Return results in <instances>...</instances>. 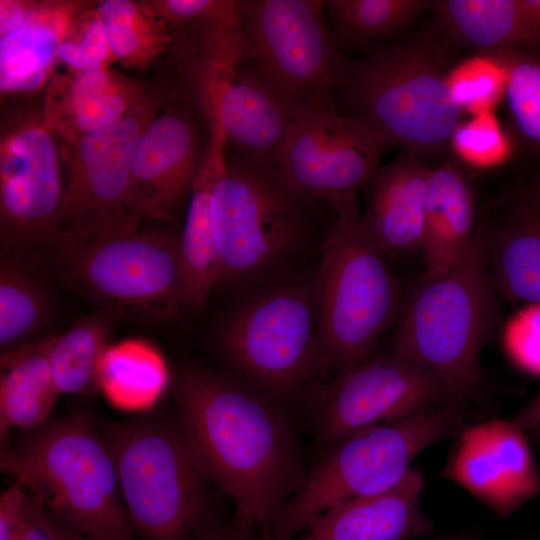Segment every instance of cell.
Segmentation results:
<instances>
[{
  "label": "cell",
  "mask_w": 540,
  "mask_h": 540,
  "mask_svg": "<svg viewBox=\"0 0 540 540\" xmlns=\"http://www.w3.org/2000/svg\"><path fill=\"white\" fill-rule=\"evenodd\" d=\"M170 29L190 39L207 57L236 62L242 47V7L236 0H146Z\"/></svg>",
  "instance_id": "83f0119b"
},
{
  "label": "cell",
  "mask_w": 540,
  "mask_h": 540,
  "mask_svg": "<svg viewBox=\"0 0 540 540\" xmlns=\"http://www.w3.org/2000/svg\"><path fill=\"white\" fill-rule=\"evenodd\" d=\"M450 143L464 161L477 167L499 164L510 151L506 137L488 112L462 122Z\"/></svg>",
  "instance_id": "e575fe53"
},
{
  "label": "cell",
  "mask_w": 540,
  "mask_h": 540,
  "mask_svg": "<svg viewBox=\"0 0 540 540\" xmlns=\"http://www.w3.org/2000/svg\"><path fill=\"white\" fill-rule=\"evenodd\" d=\"M101 430L130 525L143 540H199L212 529L214 484L181 419L108 421Z\"/></svg>",
  "instance_id": "8992f818"
},
{
  "label": "cell",
  "mask_w": 540,
  "mask_h": 540,
  "mask_svg": "<svg viewBox=\"0 0 540 540\" xmlns=\"http://www.w3.org/2000/svg\"><path fill=\"white\" fill-rule=\"evenodd\" d=\"M439 477L454 482L500 516L537 496L540 472L527 433L513 420L463 428Z\"/></svg>",
  "instance_id": "e0dca14e"
},
{
  "label": "cell",
  "mask_w": 540,
  "mask_h": 540,
  "mask_svg": "<svg viewBox=\"0 0 540 540\" xmlns=\"http://www.w3.org/2000/svg\"><path fill=\"white\" fill-rule=\"evenodd\" d=\"M504 75V94L518 135L540 154V56L505 49L491 54Z\"/></svg>",
  "instance_id": "d6a6232c"
},
{
  "label": "cell",
  "mask_w": 540,
  "mask_h": 540,
  "mask_svg": "<svg viewBox=\"0 0 540 540\" xmlns=\"http://www.w3.org/2000/svg\"><path fill=\"white\" fill-rule=\"evenodd\" d=\"M424 479L412 467L392 488L339 503L292 540H411L434 533L421 506Z\"/></svg>",
  "instance_id": "ffe728a7"
},
{
  "label": "cell",
  "mask_w": 540,
  "mask_h": 540,
  "mask_svg": "<svg viewBox=\"0 0 540 540\" xmlns=\"http://www.w3.org/2000/svg\"><path fill=\"white\" fill-rule=\"evenodd\" d=\"M463 411L446 402L404 420L364 428L326 449L284 506L270 539L292 540L331 507L392 488L420 453L464 428Z\"/></svg>",
  "instance_id": "ba28073f"
},
{
  "label": "cell",
  "mask_w": 540,
  "mask_h": 540,
  "mask_svg": "<svg viewBox=\"0 0 540 540\" xmlns=\"http://www.w3.org/2000/svg\"><path fill=\"white\" fill-rule=\"evenodd\" d=\"M118 319L96 310L60 334H47L45 351L59 394H94L97 369Z\"/></svg>",
  "instance_id": "f546056e"
},
{
  "label": "cell",
  "mask_w": 540,
  "mask_h": 540,
  "mask_svg": "<svg viewBox=\"0 0 540 540\" xmlns=\"http://www.w3.org/2000/svg\"><path fill=\"white\" fill-rule=\"evenodd\" d=\"M168 96L162 89L115 124L60 141L64 188L55 222L58 242L139 224L126 203L131 164L145 128Z\"/></svg>",
  "instance_id": "4fadbf2b"
},
{
  "label": "cell",
  "mask_w": 540,
  "mask_h": 540,
  "mask_svg": "<svg viewBox=\"0 0 540 540\" xmlns=\"http://www.w3.org/2000/svg\"><path fill=\"white\" fill-rule=\"evenodd\" d=\"M49 252L60 281L117 319L161 324L189 311L174 232L133 224L61 240Z\"/></svg>",
  "instance_id": "5b68a950"
},
{
  "label": "cell",
  "mask_w": 540,
  "mask_h": 540,
  "mask_svg": "<svg viewBox=\"0 0 540 540\" xmlns=\"http://www.w3.org/2000/svg\"><path fill=\"white\" fill-rule=\"evenodd\" d=\"M0 367V434L5 440L12 430L29 431L48 421L59 392L44 336L2 352Z\"/></svg>",
  "instance_id": "484cf974"
},
{
  "label": "cell",
  "mask_w": 540,
  "mask_h": 540,
  "mask_svg": "<svg viewBox=\"0 0 540 540\" xmlns=\"http://www.w3.org/2000/svg\"><path fill=\"white\" fill-rule=\"evenodd\" d=\"M94 3L30 1L23 21L0 36L1 94H29L46 87L59 64L60 44L79 17Z\"/></svg>",
  "instance_id": "44dd1931"
},
{
  "label": "cell",
  "mask_w": 540,
  "mask_h": 540,
  "mask_svg": "<svg viewBox=\"0 0 540 540\" xmlns=\"http://www.w3.org/2000/svg\"><path fill=\"white\" fill-rule=\"evenodd\" d=\"M227 138L222 129L209 133L202 164L189 194L179 248L185 269L189 311L200 309L217 285L219 263L211 221L213 187L225 169Z\"/></svg>",
  "instance_id": "d4e9b609"
},
{
  "label": "cell",
  "mask_w": 540,
  "mask_h": 540,
  "mask_svg": "<svg viewBox=\"0 0 540 540\" xmlns=\"http://www.w3.org/2000/svg\"><path fill=\"white\" fill-rule=\"evenodd\" d=\"M477 220L474 188L465 171L452 161L431 168L421 248L424 275L445 272L468 255L475 243Z\"/></svg>",
  "instance_id": "603a6c76"
},
{
  "label": "cell",
  "mask_w": 540,
  "mask_h": 540,
  "mask_svg": "<svg viewBox=\"0 0 540 540\" xmlns=\"http://www.w3.org/2000/svg\"><path fill=\"white\" fill-rule=\"evenodd\" d=\"M1 469L86 540H134L112 451L86 412L22 431L2 448Z\"/></svg>",
  "instance_id": "3957f363"
},
{
  "label": "cell",
  "mask_w": 540,
  "mask_h": 540,
  "mask_svg": "<svg viewBox=\"0 0 540 540\" xmlns=\"http://www.w3.org/2000/svg\"><path fill=\"white\" fill-rule=\"evenodd\" d=\"M450 73L448 57L431 36L378 44L346 60L332 103L386 147L439 153L464 113Z\"/></svg>",
  "instance_id": "7a4b0ae2"
},
{
  "label": "cell",
  "mask_w": 540,
  "mask_h": 540,
  "mask_svg": "<svg viewBox=\"0 0 540 540\" xmlns=\"http://www.w3.org/2000/svg\"><path fill=\"white\" fill-rule=\"evenodd\" d=\"M217 342L238 380L286 411L326 368L314 284L281 286L244 303L224 321Z\"/></svg>",
  "instance_id": "9c48e42d"
},
{
  "label": "cell",
  "mask_w": 540,
  "mask_h": 540,
  "mask_svg": "<svg viewBox=\"0 0 540 540\" xmlns=\"http://www.w3.org/2000/svg\"><path fill=\"white\" fill-rule=\"evenodd\" d=\"M95 9L116 62L124 68L145 72L169 54L173 44L170 27L142 1L103 0Z\"/></svg>",
  "instance_id": "4dcf8cb0"
},
{
  "label": "cell",
  "mask_w": 540,
  "mask_h": 540,
  "mask_svg": "<svg viewBox=\"0 0 540 540\" xmlns=\"http://www.w3.org/2000/svg\"><path fill=\"white\" fill-rule=\"evenodd\" d=\"M497 294L475 243L453 268L424 275L396 323L392 350L432 371L464 410L483 392L480 357L500 324Z\"/></svg>",
  "instance_id": "277c9868"
},
{
  "label": "cell",
  "mask_w": 540,
  "mask_h": 540,
  "mask_svg": "<svg viewBox=\"0 0 540 540\" xmlns=\"http://www.w3.org/2000/svg\"><path fill=\"white\" fill-rule=\"evenodd\" d=\"M303 399L315 440L328 449L364 428L434 409L448 394L432 371L391 351L311 385Z\"/></svg>",
  "instance_id": "7c38bea8"
},
{
  "label": "cell",
  "mask_w": 540,
  "mask_h": 540,
  "mask_svg": "<svg viewBox=\"0 0 540 540\" xmlns=\"http://www.w3.org/2000/svg\"><path fill=\"white\" fill-rule=\"evenodd\" d=\"M436 25L463 46L493 54L540 47V0L434 1Z\"/></svg>",
  "instance_id": "cb8c5ba5"
},
{
  "label": "cell",
  "mask_w": 540,
  "mask_h": 540,
  "mask_svg": "<svg viewBox=\"0 0 540 540\" xmlns=\"http://www.w3.org/2000/svg\"><path fill=\"white\" fill-rule=\"evenodd\" d=\"M168 383L169 370L163 355L144 340L127 339L109 345L98 364V390L123 411L150 409Z\"/></svg>",
  "instance_id": "4316f807"
},
{
  "label": "cell",
  "mask_w": 540,
  "mask_h": 540,
  "mask_svg": "<svg viewBox=\"0 0 540 540\" xmlns=\"http://www.w3.org/2000/svg\"><path fill=\"white\" fill-rule=\"evenodd\" d=\"M386 146L330 101L297 108L272 165L281 183L309 201L356 196L379 167Z\"/></svg>",
  "instance_id": "9a60e30c"
},
{
  "label": "cell",
  "mask_w": 540,
  "mask_h": 540,
  "mask_svg": "<svg viewBox=\"0 0 540 540\" xmlns=\"http://www.w3.org/2000/svg\"><path fill=\"white\" fill-rule=\"evenodd\" d=\"M96 3L79 17L59 46V63H64L70 71L102 69L116 62L96 12Z\"/></svg>",
  "instance_id": "836d02e7"
},
{
  "label": "cell",
  "mask_w": 540,
  "mask_h": 540,
  "mask_svg": "<svg viewBox=\"0 0 540 540\" xmlns=\"http://www.w3.org/2000/svg\"><path fill=\"white\" fill-rule=\"evenodd\" d=\"M513 421L540 444V391L517 413Z\"/></svg>",
  "instance_id": "b9f144b4"
},
{
  "label": "cell",
  "mask_w": 540,
  "mask_h": 540,
  "mask_svg": "<svg viewBox=\"0 0 540 540\" xmlns=\"http://www.w3.org/2000/svg\"><path fill=\"white\" fill-rule=\"evenodd\" d=\"M36 255L1 251L0 347L5 352L31 341L50 319L52 303L36 272Z\"/></svg>",
  "instance_id": "f1b7e54d"
},
{
  "label": "cell",
  "mask_w": 540,
  "mask_h": 540,
  "mask_svg": "<svg viewBox=\"0 0 540 540\" xmlns=\"http://www.w3.org/2000/svg\"><path fill=\"white\" fill-rule=\"evenodd\" d=\"M432 540H472V539L469 537H464V536H443V537L435 538Z\"/></svg>",
  "instance_id": "f6af8a7d"
},
{
  "label": "cell",
  "mask_w": 540,
  "mask_h": 540,
  "mask_svg": "<svg viewBox=\"0 0 540 540\" xmlns=\"http://www.w3.org/2000/svg\"><path fill=\"white\" fill-rule=\"evenodd\" d=\"M48 515H49V518H50V521H51V524H52V527H53L54 540H86L79 533L75 532L74 530H72L68 526L64 525L63 523L58 521L56 518H54L49 513H48Z\"/></svg>",
  "instance_id": "7bdbcfd3"
},
{
  "label": "cell",
  "mask_w": 540,
  "mask_h": 540,
  "mask_svg": "<svg viewBox=\"0 0 540 540\" xmlns=\"http://www.w3.org/2000/svg\"><path fill=\"white\" fill-rule=\"evenodd\" d=\"M503 346L521 370L540 377V303H528L506 322Z\"/></svg>",
  "instance_id": "d590c367"
},
{
  "label": "cell",
  "mask_w": 540,
  "mask_h": 540,
  "mask_svg": "<svg viewBox=\"0 0 540 540\" xmlns=\"http://www.w3.org/2000/svg\"><path fill=\"white\" fill-rule=\"evenodd\" d=\"M430 169L420 156L403 150L370 179L362 219L386 256L421 250Z\"/></svg>",
  "instance_id": "7402d4cb"
},
{
  "label": "cell",
  "mask_w": 540,
  "mask_h": 540,
  "mask_svg": "<svg viewBox=\"0 0 540 540\" xmlns=\"http://www.w3.org/2000/svg\"><path fill=\"white\" fill-rule=\"evenodd\" d=\"M63 188L60 140L43 110L7 117L0 137L1 251L36 255L56 246Z\"/></svg>",
  "instance_id": "5bb4252c"
},
{
  "label": "cell",
  "mask_w": 540,
  "mask_h": 540,
  "mask_svg": "<svg viewBox=\"0 0 540 540\" xmlns=\"http://www.w3.org/2000/svg\"><path fill=\"white\" fill-rule=\"evenodd\" d=\"M271 540H280V539H275V538H272Z\"/></svg>",
  "instance_id": "bcb514c9"
},
{
  "label": "cell",
  "mask_w": 540,
  "mask_h": 540,
  "mask_svg": "<svg viewBox=\"0 0 540 540\" xmlns=\"http://www.w3.org/2000/svg\"><path fill=\"white\" fill-rule=\"evenodd\" d=\"M476 241L497 295L540 303V210L525 196L495 201L478 213Z\"/></svg>",
  "instance_id": "ac0fdd59"
},
{
  "label": "cell",
  "mask_w": 540,
  "mask_h": 540,
  "mask_svg": "<svg viewBox=\"0 0 540 540\" xmlns=\"http://www.w3.org/2000/svg\"><path fill=\"white\" fill-rule=\"evenodd\" d=\"M429 0H329L325 9L331 31L342 46L368 49L401 34L423 12Z\"/></svg>",
  "instance_id": "1f68e13d"
},
{
  "label": "cell",
  "mask_w": 540,
  "mask_h": 540,
  "mask_svg": "<svg viewBox=\"0 0 540 540\" xmlns=\"http://www.w3.org/2000/svg\"><path fill=\"white\" fill-rule=\"evenodd\" d=\"M30 508V496L15 482L0 496V540H19Z\"/></svg>",
  "instance_id": "74e56055"
},
{
  "label": "cell",
  "mask_w": 540,
  "mask_h": 540,
  "mask_svg": "<svg viewBox=\"0 0 540 540\" xmlns=\"http://www.w3.org/2000/svg\"><path fill=\"white\" fill-rule=\"evenodd\" d=\"M503 77H495L494 68L480 66L469 63L464 68L450 73V84L452 90L462 106L463 110L473 109L479 113H483V106L493 103L498 92V79Z\"/></svg>",
  "instance_id": "8d00e7d4"
},
{
  "label": "cell",
  "mask_w": 540,
  "mask_h": 540,
  "mask_svg": "<svg viewBox=\"0 0 540 540\" xmlns=\"http://www.w3.org/2000/svg\"><path fill=\"white\" fill-rule=\"evenodd\" d=\"M30 0H0V36L15 29L25 18Z\"/></svg>",
  "instance_id": "60d3db41"
},
{
  "label": "cell",
  "mask_w": 540,
  "mask_h": 540,
  "mask_svg": "<svg viewBox=\"0 0 540 540\" xmlns=\"http://www.w3.org/2000/svg\"><path fill=\"white\" fill-rule=\"evenodd\" d=\"M162 89L107 68L55 73L45 87L43 113L61 142L105 129Z\"/></svg>",
  "instance_id": "d6986e66"
},
{
  "label": "cell",
  "mask_w": 540,
  "mask_h": 540,
  "mask_svg": "<svg viewBox=\"0 0 540 540\" xmlns=\"http://www.w3.org/2000/svg\"><path fill=\"white\" fill-rule=\"evenodd\" d=\"M174 394L210 480L270 540L308 473L288 413L242 381L200 368L183 371Z\"/></svg>",
  "instance_id": "6da1fadb"
},
{
  "label": "cell",
  "mask_w": 540,
  "mask_h": 540,
  "mask_svg": "<svg viewBox=\"0 0 540 540\" xmlns=\"http://www.w3.org/2000/svg\"><path fill=\"white\" fill-rule=\"evenodd\" d=\"M194 95L170 87L161 110L145 128L131 164L127 209L136 221L170 220L190 194L207 146H202Z\"/></svg>",
  "instance_id": "2e32d148"
},
{
  "label": "cell",
  "mask_w": 540,
  "mask_h": 540,
  "mask_svg": "<svg viewBox=\"0 0 540 540\" xmlns=\"http://www.w3.org/2000/svg\"><path fill=\"white\" fill-rule=\"evenodd\" d=\"M199 540H265V538L250 519L235 514L228 525L212 528Z\"/></svg>",
  "instance_id": "f35d334b"
},
{
  "label": "cell",
  "mask_w": 540,
  "mask_h": 540,
  "mask_svg": "<svg viewBox=\"0 0 540 540\" xmlns=\"http://www.w3.org/2000/svg\"><path fill=\"white\" fill-rule=\"evenodd\" d=\"M241 7L238 66L292 114L309 102H332L347 58L325 19V1L243 0Z\"/></svg>",
  "instance_id": "8fae6325"
},
{
  "label": "cell",
  "mask_w": 540,
  "mask_h": 540,
  "mask_svg": "<svg viewBox=\"0 0 540 540\" xmlns=\"http://www.w3.org/2000/svg\"><path fill=\"white\" fill-rule=\"evenodd\" d=\"M19 540H54L53 527L47 511L31 496L28 518Z\"/></svg>",
  "instance_id": "ab89813d"
},
{
  "label": "cell",
  "mask_w": 540,
  "mask_h": 540,
  "mask_svg": "<svg viewBox=\"0 0 540 540\" xmlns=\"http://www.w3.org/2000/svg\"><path fill=\"white\" fill-rule=\"evenodd\" d=\"M331 206L336 217L322 244L314 293L325 367L340 373L370 356L397 323L405 298L363 223L356 196Z\"/></svg>",
  "instance_id": "52a82bcc"
},
{
  "label": "cell",
  "mask_w": 540,
  "mask_h": 540,
  "mask_svg": "<svg viewBox=\"0 0 540 540\" xmlns=\"http://www.w3.org/2000/svg\"><path fill=\"white\" fill-rule=\"evenodd\" d=\"M313 203L285 187L272 162L226 159L211 195L217 285L255 279L281 262L301 241Z\"/></svg>",
  "instance_id": "30bf717a"
},
{
  "label": "cell",
  "mask_w": 540,
  "mask_h": 540,
  "mask_svg": "<svg viewBox=\"0 0 540 540\" xmlns=\"http://www.w3.org/2000/svg\"><path fill=\"white\" fill-rule=\"evenodd\" d=\"M538 210H540V175L536 176L527 196H525Z\"/></svg>",
  "instance_id": "ee69618b"
}]
</instances>
